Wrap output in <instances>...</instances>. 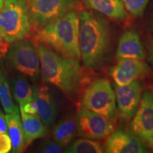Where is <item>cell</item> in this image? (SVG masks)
<instances>
[{
    "label": "cell",
    "mask_w": 153,
    "mask_h": 153,
    "mask_svg": "<svg viewBox=\"0 0 153 153\" xmlns=\"http://www.w3.org/2000/svg\"><path fill=\"white\" fill-rule=\"evenodd\" d=\"M120 115L128 120L135 115L142 98L143 85L138 79L124 86L114 85Z\"/></svg>",
    "instance_id": "cell-10"
},
{
    "label": "cell",
    "mask_w": 153,
    "mask_h": 153,
    "mask_svg": "<svg viewBox=\"0 0 153 153\" xmlns=\"http://www.w3.org/2000/svg\"><path fill=\"white\" fill-rule=\"evenodd\" d=\"M32 87L38 116L48 128L51 127L54 124L59 111L54 96L46 86L35 85Z\"/></svg>",
    "instance_id": "cell-13"
},
{
    "label": "cell",
    "mask_w": 153,
    "mask_h": 153,
    "mask_svg": "<svg viewBox=\"0 0 153 153\" xmlns=\"http://www.w3.org/2000/svg\"><path fill=\"white\" fill-rule=\"evenodd\" d=\"M145 46L148 49V60L149 62L153 67V37H148L145 40Z\"/></svg>",
    "instance_id": "cell-26"
},
{
    "label": "cell",
    "mask_w": 153,
    "mask_h": 153,
    "mask_svg": "<svg viewBox=\"0 0 153 153\" xmlns=\"http://www.w3.org/2000/svg\"><path fill=\"white\" fill-rule=\"evenodd\" d=\"M5 1H6V0H0V10H1V9L3 7Z\"/></svg>",
    "instance_id": "cell-28"
},
{
    "label": "cell",
    "mask_w": 153,
    "mask_h": 153,
    "mask_svg": "<svg viewBox=\"0 0 153 153\" xmlns=\"http://www.w3.org/2000/svg\"><path fill=\"white\" fill-rule=\"evenodd\" d=\"M32 26L39 29L74 11L77 0H26Z\"/></svg>",
    "instance_id": "cell-7"
},
{
    "label": "cell",
    "mask_w": 153,
    "mask_h": 153,
    "mask_svg": "<svg viewBox=\"0 0 153 153\" xmlns=\"http://www.w3.org/2000/svg\"><path fill=\"white\" fill-rule=\"evenodd\" d=\"M63 150V147L55 141L46 140L43 142L39 148V152L45 153H60Z\"/></svg>",
    "instance_id": "cell-23"
},
{
    "label": "cell",
    "mask_w": 153,
    "mask_h": 153,
    "mask_svg": "<svg viewBox=\"0 0 153 153\" xmlns=\"http://www.w3.org/2000/svg\"><path fill=\"white\" fill-rule=\"evenodd\" d=\"M152 92H153V91H152Z\"/></svg>",
    "instance_id": "cell-30"
},
{
    "label": "cell",
    "mask_w": 153,
    "mask_h": 153,
    "mask_svg": "<svg viewBox=\"0 0 153 153\" xmlns=\"http://www.w3.org/2000/svg\"><path fill=\"white\" fill-rule=\"evenodd\" d=\"M8 134L12 143V152L19 153L24 151L26 147L20 110L16 108L14 112L6 114Z\"/></svg>",
    "instance_id": "cell-17"
},
{
    "label": "cell",
    "mask_w": 153,
    "mask_h": 153,
    "mask_svg": "<svg viewBox=\"0 0 153 153\" xmlns=\"http://www.w3.org/2000/svg\"><path fill=\"white\" fill-rule=\"evenodd\" d=\"M19 110L26 146L34 140L46 136L48 132V127L42 121L38 115L27 114L21 108Z\"/></svg>",
    "instance_id": "cell-15"
},
{
    "label": "cell",
    "mask_w": 153,
    "mask_h": 153,
    "mask_svg": "<svg viewBox=\"0 0 153 153\" xmlns=\"http://www.w3.org/2000/svg\"><path fill=\"white\" fill-rule=\"evenodd\" d=\"M19 108L24 111L27 114H34V115H38V107L36 105V103L35 100H32L31 101L26 103V104L24 105L23 106H20Z\"/></svg>",
    "instance_id": "cell-25"
},
{
    "label": "cell",
    "mask_w": 153,
    "mask_h": 153,
    "mask_svg": "<svg viewBox=\"0 0 153 153\" xmlns=\"http://www.w3.org/2000/svg\"><path fill=\"white\" fill-rule=\"evenodd\" d=\"M36 48L41 60L42 81L55 86L70 97H75L82 81L79 60L62 56L41 43Z\"/></svg>",
    "instance_id": "cell-1"
},
{
    "label": "cell",
    "mask_w": 153,
    "mask_h": 153,
    "mask_svg": "<svg viewBox=\"0 0 153 153\" xmlns=\"http://www.w3.org/2000/svg\"><path fill=\"white\" fill-rule=\"evenodd\" d=\"M0 104L6 114H11L19 108L14 104L7 76L1 68H0Z\"/></svg>",
    "instance_id": "cell-21"
},
{
    "label": "cell",
    "mask_w": 153,
    "mask_h": 153,
    "mask_svg": "<svg viewBox=\"0 0 153 153\" xmlns=\"http://www.w3.org/2000/svg\"><path fill=\"white\" fill-rule=\"evenodd\" d=\"M89 8L99 11L108 18L123 20L127 17V11L120 0H85Z\"/></svg>",
    "instance_id": "cell-16"
},
{
    "label": "cell",
    "mask_w": 153,
    "mask_h": 153,
    "mask_svg": "<svg viewBox=\"0 0 153 153\" xmlns=\"http://www.w3.org/2000/svg\"><path fill=\"white\" fill-rule=\"evenodd\" d=\"M77 133L76 118L66 117L59 121L53 129V139L63 148L71 143Z\"/></svg>",
    "instance_id": "cell-18"
},
{
    "label": "cell",
    "mask_w": 153,
    "mask_h": 153,
    "mask_svg": "<svg viewBox=\"0 0 153 153\" xmlns=\"http://www.w3.org/2000/svg\"><path fill=\"white\" fill-rule=\"evenodd\" d=\"M2 107L0 104V133H8V128H7V120H6V115L2 110Z\"/></svg>",
    "instance_id": "cell-27"
},
{
    "label": "cell",
    "mask_w": 153,
    "mask_h": 153,
    "mask_svg": "<svg viewBox=\"0 0 153 153\" xmlns=\"http://www.w3.org/2000/svg\"><path fill=\"white\" fill-rule=\"evenodd\" d=\"M108 153H144L148 152L144 143L133 135L122 129L113 131L108 136L104 148Z\"/></svg>",
    "instance_id": "cell-12"
},
{
    "label": "cell",
    "mask_w": 153,
    "mask_h": 153,
    "mask_svg": "<svg viewBox=\"0 0 153 153\" xmlns=\"http://www.w3.org/2000/svg\"><path fill=\"white\" fill-rule=\"evenodd\" d=\"M130 131L145 145L153 149V92L144 91L130 125Z\"/></svg>",
    "instance_id": "cell-8"
},
{
    "label": "cell",
    "mask_w": 153,
    "mask_h": 153,
    "mask_svg": "<svg viewBox=\"0 0 153 153\" xmlns=\"http://www.w3.org/2000/svg\"><path fill=\"white\" fill-rule=\"evenodd\" d=\"M110 30L107 23L88 11L79 18V47L84 65L99 68L104 60L110 44Z\"/></svg>",
    "instance_id": "cell-3"
},
{
    "label": "cell",
    "mask_w": 153,
    "mask_h": 153,
    "mask_svg": "<svg viewBox=\"0 0 153 153\" xmlns=\"http://www.w3.org/2000/svg\"><path fill=\"white\" fill-rule=\"evenodd\" d=\"M116 65L108 71L115 85L124 86L144 76L149 71V67L143 60L123 59L118 60Z\"/></svg>",
    "instance_id": "cell-11"
},
{
    "label": "cell",
    "mask_w": 153,
    "mask_h": 153,
    "mask_svg": "<svg viewBox=\"0 0 153 153\" xmlns=\"http://www.w3.org/2000/svg\"><path fill=\"white\" fill-rule=\"evenodd\" d=\"M104 148L96 140L83 138L73 141L65 149V152L68 153H101Z\"/></svg>",
    "instance_id": "cell-20"
},
{
    "label": "cell",
    "mask_w": 153,
    "mask_h": 153,
    "mask_svg": "<svg viewBox=\"0 0 153 153\" xmlns=\"http://www.w3.org/2000/svg\"><path fill=\"white\" fill-rule=\"evenodd\" d=\"M145 51L138 33L134 30H126L120 36L116 50L118 60L135 59L143 60Z\"/></svg>",
    "instance_id": "cell-14"
},
{
    "label": "cell",
    "mask_w": 153,
    "mask_h": 153,
    "mask_svg": "<svg viewBox=\"0 0 153 153\" xmlns=\"http://www.w3.org/2000/svg\"><path fill=\"white\" fill-rule=\"evenodd\" d=\"M76 118L77 134L83 138L101 140L114 131L111 122L83 106L78 110Z\"/></svg>",
    "instance_id": "cell-9"
},
{
    "label": "cell",
    "mask_w": 153,
    "mask_h": 153,
    "mask_svg": "<svg viewBox=\"0 0 153 153\" xmlns=\"http://www.w3.org/2000/svg\"><path fill=\"white\" fill-rule=\"evenodd\" d=\"M2 37H1V33H0V45H1V41H2Z\"/></svg>",
    "instance_id": "cell-29"
},
{
    "label": "cell",
    "mask_w": 153,
    "mask_h": 153,
    "mask_svg": "<svg viewBox=\"0 0 153 153\" xmlns=\"http://www.w3.org/2000/svg\"><path fill=\"white\" fill-rule=\"evenodd\" d=\"M128 11L135 16H143L149 0H120Z\"/></svg>",
    "instance_id": "cell-22"
},
{
    "label": "cell",
    "mask_w": 153,
    "mask_h": 153,
    "mask_svg": "<svg viewBox=\"0 0 153 153\" xmlns=\"http://www.w3.org/2000/svg\"><path fill=\"white\" fill-rule=\"evenodd\" d=\"M82 106L115 123L117 120L116 94L110 82L98 79L88 86L82 97Z\"/></svg>",
    "instance_id": "cell-5"
},
{
    "label": "cell",
    "mask_w": 153,
    "mask_h": 153,
    "mask_svg": "<svg viewBox=\"0 0 153 153\" xmlns=\"http://www.w3.org/2000/svg\"><path fill=\"white\" fill-rule=\"evenodd\" d=\"M6 61L11 68L31 80L41 78V60L37 49L25 40L15 42L6 55Z\"/></svg>",
    "instance_id": "cell-6"
},
{
    "label": "cell",
    "mask_w": 153,
    "mask_h": 153,
    "mask_svg": "<svg viewBox=\"0 0 153 153\" xmlns=\"http://www.w3.org/2000/svg\"><path fill=\"white\" fill-rule=\"evenodd\" d=\"M31 22L26 0H6L0 10V33L7 43L24 40L29 35Z\"/></svg>",
    "instance_id": "cell-4"
},
{
    "label": "cell",
    "mask_w": 153,
    "mask_h": 153,
    "mask_svg": "<svg viewBox=\"0 0 153 153\" xmlns=\"http://www.w3.org/2000/svg\"><path fill=\"white\" fill-rule=\"evenodd\" d=\"M79 13L72 11L37 29L36 39L62 56L79 60Z\"/></svg>",
    "instance_id": "cell-2"
},
{
    "label": "cell",
    "mask_w": 153,
    "mask_h": 153,
    "mask_svg": "<svg viewBox=\"0 0 153 153\" xmlns=\"http://www.w3.org/2000/svg\"><path fill=\"white\" fill-rule=\"evenodd\" d=\"M12 150V143L8 133H0V153H8Z\"/></svg>",
    "instance_id": "cell-24"
},
{
    "label": "cell",
    "mask_w": 153,
    "mask_h": 153,
    "mask_svg": "<svg viewBox=\"0 0 153 153\" xmlns=\"http://www.w3.org/2000/svg\"><path fill=\"white\" fill-rule=\"evenodd\" d=\"M12 91L14 98L19 107L33 100V87L28 82V78L22 74H19L13 80Z\"/></svg>",
    "instance_id": "cell-19"
}]
</instances>
